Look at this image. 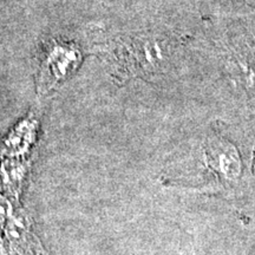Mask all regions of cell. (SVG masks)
<instances>
[{
	"instance_id": "obj_1",
	"label": "cell",
	"mask_w": 255,
	"mask_h": 255,
	"mask_svg": "<svg viewBox=\"0 0 255 255\" xmlns=\"http://www.w3.org/2000/svg\"><path fill=\"white\" fill-rule=\"evenodd\" d=\"M207 168L219 180L233 182L241 174V158L234 145L228 141L212 137L205 148Z\"/></svg>"
}]
</instances>
